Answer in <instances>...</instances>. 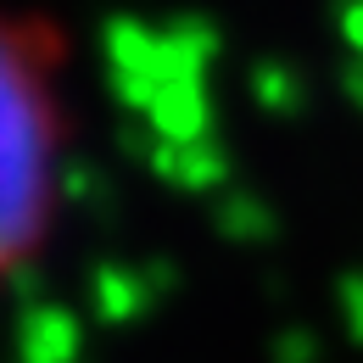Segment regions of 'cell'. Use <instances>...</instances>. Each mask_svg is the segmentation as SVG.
Returning a JSON list of instances; mask_svg holds the SVG:
<instances>
[{"label": "cell", "mask_w": 363, "mask_h": 363, "mask_svg": "<svg viewBox=\"0 0 363 363\" xmlns=\"http://www.w3.org/2000/svg\"><path fill=\"white\" fill-rule=\"evenodd\" d=\"M73 34L34 0H0V285L45 257L73 184Z\"/></svg>", "instance_id": "1"}]
</instances>
